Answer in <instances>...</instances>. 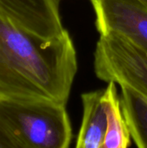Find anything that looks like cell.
<instances>
[{"label":"cell","instance_id":"obj_1","mask_svg":"<svg viewBox=\"0 0 147 148\" xmlns=\"http://www.w3.org/2000/svg\"><path fill=\"white\" fill-rule=\"evenodd\" d=\"M76 71L68 31L46 39L0 11V101L51 99L66 104Z\"/></svg>","mask_w":147,"mask_h":148},{"label":"cell","instance_id":"obj_2","mask_svg":"<svg viewBox=\"0 0 147 148\" xmlns=\"http://www.w3.org/2000/svg\"><path fill=\"white\" fill-rule=\"evenodd\" d=\"M65 106L51 99L0 101L1 147H68L72 128Z\"/></svg>","mask_w":147,"mask_h":148},{"label":"cell","instance_id":"obj_3","mask_svg":"<svg viewBox=\"0 0 147 148\" xmlns=\"http://www.w3.org/2000/svg\"><path fill=\"white\" fill-rule=\"evenodd\" d=\"M94 71L105 82L126 85L147 96V52L119 34L101 36Z\"/></svg>","mask_w":147,"mask_h":148},{"label":"cell","instance_id":"obj_4","mask_svg":"<svg viewBox=\"0 0 147 148\" xmlns=\"http://www.w3.org/2000/svg\"><path fill=\"white\" fill-rule=\"evenodd\" d=\"M100 35L116 33L147 52V8L139 0H89Z\"/></svg>","mask_w":147,"mask_h":148},{"label":"cell","instance_id":"obj_5","mask_svg":"<svg viewBox=\"0 0 147 148\" xmlns=\"http://www.w3.org/2000/svg\"><path fill=\"white\" fill-rule=\"evenodd\" d=\"M62 0H0V11L38 36L50 39L64 35L60 16Z\"/></svg>","mask_w":147,"mask_h":148},{"label":"cell","instance_id":"obj_6","mask_svg":"<svg viewBox=\"0 0 147 148\" xmlns=\"http://www.w3.org/2000/svg\"><path fill=\"white\" fill-rule=\"evenodd\" d=\"M83 116L77 148H102L107 130L105 89L81 95Z\"/></svg>","mask_w":147,"mask_h":148},{"label":"cell","instance_id":"obj_7","mask_svg":"<svg viewBox=\"0 0 147 148\" xmlns=\"http://www.w3.org/2000/svg\"><path fill=\"white\" fill-rule=\"evenodd\" d=\"M120 86V101L131 137L138 147L147 148V96L124 85Z\"/></svg>","mask_w":147,"mask_h":148},{"label":"cell","instance_id":"obj_8","mask_svg":"<svg viewBox=\"0 0 147 148\" xmlns=\"http://www.w3.org/2000/svg\"><path fill=\"white\" fill-rule=\"evenodd\" d=\"M116 82H108L105 88L107 130L102 148H126L131 144V134L126 121Z\"/></svg>","mask_w":147,"mask_h":148},{"label":"cell","instance_id":"obj_9","mask_svg":"<svg viewBox=\"0 0 147 148\" xmlns=\"http://www.w3.org/2000/svg\"><path fill=\"white\" fill-rule=\"evenodd\" d=\"M139 1H140V2H141V3H142L147 8V0H139Z\"/></svg>","mask_w":147,"mask_h":148},{"label":"cell","instance_id":"obj_10","mask_svg":"<svg viewBox=\"0 0 147 148\" xmlns=\"http://www.w3.org/2000/svg\"><path fill=\"white\" fill-rule=\"evenodd\" d=\"M1 147H1V145H0V148H1Z\"/></svg>","mask_w":147,"mask_h":148}]
</instances>
